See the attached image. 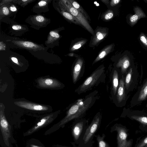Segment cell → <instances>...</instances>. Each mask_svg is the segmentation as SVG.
Instances as JSON below:
<instances>
[{
	"mask_svg": "<svg viewBox=\"0 0 147 147\" xmlns=\"http://www.w3.org/2000/svg\"><path fill=\"white\" fill-rule=\"evenodd\" d=\"M97 90H95L79 99L70 105L65 117L59 122L57 126L63 127L73 120L82 118L99 98Z\"/></svg>",
	"mask_w": 147,
	"mask_h": 147,
	"instance_id": "1",
	"label": "cell"
},
{
	"mask_svg": "<svg viewBox=\"0 0 147 147\" xmlns=\"http://www.w3.org/2000/svg\"><path fill=\"white\" fill-rule=\"evenodd\" d=\"M106 78L104 67L103 66H99L75 90V92L78 94L85 93L92 90L100 84L105 83Z\"/></svg>",
	"mask_w": 147,
	"mask_h": 147,
	"instance_id": "2",
	"label": "cell"
},
{
	"mask_svg": "<svg viewBox=\"0 0 147 147\" xmlns=\"http://www.w3.org/2000/svg\"><path fill=\"white\" fill-rule=\"evenodd\" d=\"M102 115L99 112L94 117L90 123L88 125L81 138L78 145L84 147H91L94 141V136L100 126Z\"/></svg>",
	"mask_w": 147,
	"mask_h": 147,
	"instance_id": "3",
	"label": "cell"
},
{
	"mask_svg": "<svg viewBox=\"0 0 147 147\" xmlns=\"http://www.w3.org/2000/svg\"><path fill=\"white\" fill-rule=\"evenodd\" d=\"M128 131L126 126L120 124L116 123L111 127V132H117V147H132L133 140H127Z\"/></svg>",
	"mask_w": 147,
	"mask_h": 147,
	"instance_id": "4",
	"label": "cell"
},
{
	"mask_svg": "<svg viewBox=\"0 0 147 147\" xmlns=\"http://www.w3.org/2000/svg\"><path fill=\"white\" fill-rule=\"evenodd\" d=\"M61 1V4L68 12L71 14L88 31L93 34L94 32L93 30L83 14L74 8L69 0L62 1Z\"/></svg>",
	"mask_w": 147,
	"mask_h": 147,
	"instance_id": "5",
	"label": "cell"
},
{
	"mask_svg": "<svg viewBox=\"0 0 147 147\" xmlns=\"http://www.w3.org/2000/svg\"><path fill=\"white\" fill-rule=\"evenodd\" d=\"M88 125V121L82 118L75 120L71 129V133L75 143L78 144Z\"/></svg>",
	"mask_w": 147,
	"mask_h": 147,
	"instance_id": "6",
	"label": "cell"
},
{
	"mask_svg": "<svg viewBox=\"0 0 147 147\" xmlns=\"http://www.w3.org/2000/svg\"><path fill=\"white\" fill-rule=\"evenodd\" d=\"M83 65V61L81 59H78L72 68L71 75L72 82L74 84L84 75V68Z\"/></svg>",
	"mask_w": 147,
	"mask_h": 147,
	"instance_id": "7",
	"label": "cell"
},
{
	"mask_svg": "<svg viewBox=\"0 0 147 147\" xmlns=\"http://www.w3.org/2000/svg\"><path fill=\"white\" fill-rule=\"evenodd\" d=\"M120 78L116 96L113 100L116 105L119 106L125 100V78L123 75L119 74Z\"/></svg>",
	"mask_w": 147,
	"mask_h": 147,
	"instance_id": "8",
	"label": "cell"
},
{
	"mask_svg": "<svg viewBox=\"0 0 147 147\" xmlns=\"http://www.w3.org/2000/svg\"><path fill=\"white\" fill-rule=\"evenodd\" d=\"M127 116L130 119L139 123V128L141 130L147 131V114L132 112L129 113Z\"/></svg>",
	"mask_w": 147,
	"mask_h": 147,
	"instance_id": "9",
	"label": "cell"
},
{
	"mask_svg": "<svg viewBox=\"0 0 147 147\" xmlns=\"http://www.w3.org/2000/svg\"><path fill=\"white\" fill-rule=\"evenodd\" d=\"M0 128L5 144L9 146V139L10 137V127L2 112L1 111L0 115Z\"/></svg>",
	"mask_w": 147,
	"mask_h": 147,
	"instance_id": "10",
	"label": "cell"
},
{
	"mask_svg": "<svg viewBox=\"0 0 147 147\" xmlns=\"http://www.w3.org/2000/svg\"><path fill=\"white\" fill-rule=\"evenodd\" d=\"M119 70L114 68L111 71L110 77L111 85V99L113 100L116 96L119 84Z\"/></svg>",
	"mask_w": 147,
	"mask_h": 147,
	"instance_id": "11",
	"label": "cell"
},
{
	"mask_svg": "<svg viewBox=\"0 0 147 147\" xmlns=\"http://www.w3.org/2000/svg\"><path fill=\"white\" fill-rule=\"evenodd\" d=\"M14 103L19 107L30 110L46 111L48 109L47 107L28 102L19 101L15 102Z\"/></svg>",
	"mask_w": 147,
	"mask_h": 147,
	"instance_id": "12",
	"label": "cell"
},
{
	"mask_svg": "<svg viewBox=\"0 0 147 147\" xmlns=\"http://www.w3.org/2000/svg\"><path fill=\"white\" fill-rule=\"evenodd\" d=\"M134 14L131 16L129 18V23L131 26H134L140 19L146 17L143 10L139 6L134 7Z\"/></svg>",
	"mask_w": 147,
	"mask_h": 147,
	"instance_id": "13",
	"label": "cell"
},
{
	"mask_svg": "<svg viewBox=\"0 0 147 147\" xmlns=\"http://www.w3.org/2000/svg\"><path fill=\"white\" fill-rule=\"evenodd\" d=\"M38 82L40 86L44 88H55L61 86V84L57 80L49 78L39 79Z\"/></svg>",
	"mask_w": 147,
	"mask_h": 147,
	"instance_id": "14",
	"label": "cell"
},
{
	"mask_svg": "<svg viewBox=\"0 0 147 147\" xmlns=\"http://www.w3.org/2000/svg\"><path fill=\"white\" fill-rule=\"evenodd\" d=\"M12 42L19 47L30 50H37L42 48L40 46L30 41L14 40Z\"/></svg>",
	"mask_w": 147,
	"mask_h": 147,
	"instance_id": "15",
	"label": "cell"
},
{
	"mask_svg": "<svg viewBox=\"0 0 147 147\" xmlns=\"http://www.w3.org/2000/svg\"><path fill=\"white\" fill-rule=\"evenodd\" d=\"M130 64V61L129 58L128 57L125 56L119 60L116 67L117 68H120L119 74L123 75L126 71Z\"/></svg>",
	"mask_w": 147,
	"mask_h": 147,
	"instance_id": "16",
	"label": "cell"
},
{
	"mask_svg": "<svg viewBox=\"0 0 147 147\" xmlns=\"http://www.w3.org/2000/svg\"><path fill=\"white\" fill-rule=\"evenodd\" d=\"M50 118V116H48L42 119L34 127L26 133L25 135L30 134L42 127L44 126L46 124H47L49 122L48 119Z\"/></svg>",
	"mask_w": 147,
	"mask_h": 147,
	"instance_id": "17",
	"label": "cell"
},
{
	"mask_svg": "<svg viewBox=\"0 0 147 147\" xmlns=\"http://www.w3.org/2000/svg\"><path fill=\"white\" fill-rule=\"evenodd\" d=\"M60 38V35L55 30L51 31L49 34L47 40L45 44L48 46H51L54 42Z\"/></svg>",
	"mask_w": 147,
	"mask_h": 147,
	"instance_id": "18",
	"label": "cell"
},
{
	"mask_svg": "<svg viewBox=\"0 0 147 147\" xmlns=\"http://www.w3.org/2000/svg\"><path fill=\"white\" fill-rule=\"evenodd\" d=\"M32 23L35 25L43 26L45 24L46 19L44 16L41 15L34 16L32 17Z\"/></svg>",
	"mask_w": 147,
	"mask_h": 147,
	"instance_id": "19",
	"label": "cell"
},
{
	"mask_svg": "<svg viewBox=\"0 0 147 147\" xmlns=\"http://www.w3.org/2000/svg\"><path fill=\"white\" fill-rule=\"evenodd\" d=\"M98 142V145L97 147H110L109 145L104 140L105 135L103 134L102 136L99 135H95Z\"/></svg>",
	"mask_w": 147,
	"mask_h": 147,
	"instance_id": "20",
	"label": "cell"
},
{
	"mask_svg": "<svg viewBox=\"0 0 147 147\" xmlns=\"http://www.w3.org/2000/svg\"><path fill=\"white\" fill-rule=\"evenodd\" d=\"M49 1L48 0H41L39 1L34 7V9H35V10L38 9V11L39 10V12L42 11L44 12L43 9H46V7H47Z\"/></svg>",
	"mask_w": 147,
	"mask_h": 147,
	"instance_id": "21",
	"label": "cell"
},
{
	"mask_svg": "<svg viewBox=\"0 0 147 147\" xmlns=\"http://www.w3.org/2000/svg\"><path fill=\"white\" fill-rule=\"evenodd\" d=\"M112 47V45H111L107 47L104 50L102 51L99 54L98 56L96 59L93 63V64L103 58L108 53H109L111 51Z\"/></svg>",
	"mask_w": 147,
	"mask_h": 147,
	"instance_id": "22",
	"label": "cell"
},
{
	"mask_svg": "<svg viewBox=\"0 0 147 147\" xmlns=\"http://www.w3.org/2000/svg\"><path fill=\"white\" fill-rule=\"evenodd\" d=\"M147 96V80L142 87L139 95L138 100L142 101L144 100Z\"/></svg>",
	"mask_w": 147,
	"mask_h": 147,
	"instance_id": "23",
	"label": "cell"
},
{
	"mask_svg": "<svg viewBox=\"0 0 147 147\" xmlns=\"http://www.w3.org/2000/svg\"><path fill=\"white\" fill-rule=\"evenodd\" d=\"M72 6L81 12L86 19H89V18L87 14L82 7L77 2L74 0H69Z\"/></svg>",
	"mask_w": 147,
	"mask_h": 147,
	"instance_id": "24",
	"label": "cell"
},
{
	"mask_svg": "<svg viewBox=\"0 0 147 147\" xmlns=\"http://www.w3.org/2000/svg\"><path fill=\"white\" fill-rule=\"evenodd\" d=\"M61 13L62 15L69 20L77 24H80L78 21L70 13L62 10Z\"/></svg>",
	"mask_w": 147,
	"mask_h": 147,
	"instance_id": "25",
	"label": "cell"
},
{
	"mask_svg": "<svg viewBox=\"0 0 147 147\" xmlns=\"http://www.w3.org/2000/svg\"><path fill=\"white\" fill-rule=\"evenodd\" d=\"M132 73V69L130 68L125 78V87L126 89L129 86L131 81Z\"/></svg>",
	"mask_w": 147,
	"mask_h": 147,
	"instance_id": "26",
	"label": "cell"
},
{
	"mask_svg": "<svg viewBox=\"0 0 147 147\" xmlns=\"http://www.w3.org/2000/svg\"><path fill=\"white\" fill-rule=\"evenodd\" d=\"M106 35V34L105 32L103 33L101 32H97L95 37L94 38L93 44H96L98 43L105 37Z\"/></svg>",
	"mask_w": 147,
	"mask_h": 147,
	"instance_id": "27",
	"label": "cell"
},
{
	"mask_svg": "<svg viewBox=\"0 0 147 147\" xmlns=\"http://www.w3.org/2000/svg\"><path fill=\"white\" fill-rule=\"evenodd\" d=\"M147 145V135L137 142L134 147H145Z\"/></svg>",
	"mask_w": 147,
	"mask_h": 147,
	"instance_id": "28",
	"label": "cell"
},
{
	"mask_svg": "<svg viewBox=\"0 0 147 147\" xmlns=\"http://www.w3.org/2000/svg\"><path fill=\"white\" fill-rule=\"evenodd\" d=\"M139 39L142 44L147 48V36L143 33H141L139 36Z\"/></svg>",
	"mask_w": 147,
	"mask_h": 147,
	"instance_id": "29",
	"label": "cell"
},
{
	"mask_svg": "<svg viewBox=\"0 0 147 147\" xmlns=\"http://www.w3.org/2000/svg\"><path fill=\"white\" fill-rule=\"evenodd\" d=\"M32 1V0H21L18 1L19 4L23 7H24L26 5L29 3L30 2Z\"/></svg>",
	"mask_w": 147,
	"mask_h": 147,
	"instance_id": "30",
	"label": "cell"
},
{
	"mask_svg": "<svg viewBox=\"0 0 147 147\" xmlns=\"http://www.w3.org/2000/svg\"><path fill=\"white\" fill-rule=\"evenodd\" d=\"M3 13L5 15H7L9 13V10L7 7L6 6L3 7L2 9Z\"/></svg>",
	"mask_w": 147,
	"mask_h": 147,
	"instance_id": "31",
	"label": "cell"
},
{
	"mask_svg": "<svg viewBox=\"0 0 147 147\" xmlns=\"http://www.w3.org/2000/svg\"><path fill=\"white\" fill-rule=\"evenodd\" d=\"M12 29L15 30H21L22 28V26L19 25H14L12 26Z\"/></svg>",
	"mask_w": 147,
	"mask_h": 147,
	"instance_id": "32",
	"label": "cell"
},
{
	"mask_svg": "<svg viewBox=\"0 0 147 147\" xmlns=\"http://www.w3.org/2000/svg\"><path fill=\"white\" fill-rule=\"evenodd\" d=\"M113 13L112 12L109 13L107 14L105 16V18L108 20L111 18L113 16Z\"/></svg>",
	"mask_w": 147,
	"mask_h": 147,
	"instance_id": "33",
	"label": "cell"
},
{
	"mask_svg": "<svg viewBox=\"0 0 147 147\" xmlns=\"http://www.w3.org/2000/svg\"><path fill=\"white\" fill-rule=\"evenodd\" d=\"M121 1L120 0H113L111 2V5L112 6H114L118 4Z\"/></svg>",
	"mask_w": 147,
	"mask_h": 147,
	"instance_id": "34",
	"label": "cell"
},
{
	"mask_svg": "<svg viewBox=\"0 0 147 147\" xmlns=\"http://www.w3.org/2000/svg\"><path fill=\"white\" fill-rule=\"evenodd\" d=\"M81 47V43H79L78 44L74 45L73 47V50L77 49L80 48Z\"/></svg>",
	"mask_w": 147,
	"mask_h": 147,
	"instance_id": "35",
	"label": "cell"
},
{
	"mask_svg": "<svg viewBox=\"0 0 147 147\" xmlns=\"http://www.w3.org/2000/svg\"><path fill=\"white\" fill-rule=\"evenodd\" d=\"M12 61L14 63L18 64V61L17 59L15 57H12L11 58Z\"/></svg>",
	"mask_w": 147,
	"mask_h": 147,
	"instance_id": "36",
	"label": "cell"
},
{
	"mask_svg": "<svg viewBox=\"0 0 147 147\" xmlns=\"http://www.w3.org/2000/svg\"><path fill=\"white\" fill-rule=\"evenodd\" d=\"M10 9L12 11H15L17 10L16 7L13 6H11L10 8Z\"/></svg>",
	"mask_w": 147,
	"mask_h": 147,
	"instance_id": "37",
	"label": "cell"
},
{
	"mask_svg": "<svg viewBox=\"0 0 147 147\" xmlns=\"http://www.w3.org/2000/svg\"><path fill=\"white\" fill-rule=\"evenodd\" d=\"M84 147L79 146V145L78 146H76L75 145H73V147Z\"/></svg>",
	"mask_w": 147,
	"mask_h": 147,
	"instance_id": "38",
	"label": "cell"
},
{
	"mask_svg": "<svg viewBox=\"0 0 147 147\" xmlns=\"http://www.w3.org/2000/svg\"><path fill=\"white\" fill-rule=\"evenodd\" d=\"M33 147H38V146H34Z\"/></svg>",
	"mask_w": 147,
	"mask_h": 147,
	"instance_id": "39",
	"label": "cell"
},
{
	"mask_svg": "<svg viewBox=\"0 0 147 147\" xmlns=\"http://www.w3.org/2000/svg\"><path fill=\"white\" fill-rule=\"evenodd\" d=\"M145 147H147V145Z\"/></svg>",
	"mask_w": 147,
	"mask_h": 147,
	"instance_id": "40",
	"label": "cell"
},
{
	"mask_svg": "<svg viewBox=\"0 0 147 147\" xmlns=\"http://www.w3.org/2000/svg\"><path fill=\"white\" fill-rule=\"evenodd\" d=\"M145 1H146V2H147V0H145Z\"/></svg>",
	"mask_w": 147,
	"mask_h": 147,
	"instance_id": "41",
	"label": "cell"
}]
</instances>
